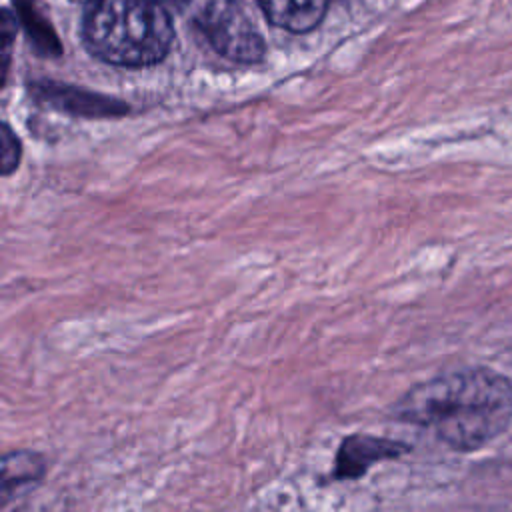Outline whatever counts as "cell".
Listing matches in <instances>:
<instances>
[{"instance_id": "9", "label": "cell", "mask_w": 512, "mask_h": 512, "mask_svg": "<svg viewBox=\"0 0 512 512\" xmlns=\"http://www.w3.org/2000/svg\"><path fill=\"white\" fill-rule=\"evenodd\" d=\"M20 156H22L20 140L10 128V124L4 122L2 124V176H10L18 168Z\"/></svg>"}, {"instance_id": "11", "label": "cell", "mask_w": 512, "mask_h": 512, "mask_svg": "<svg viewBox=\"0 0 512 512\" xmlns=\"http://www.w3.org/2000/svg\"><path fill=\"white\" fill-rule=\"evenodd\" d=\"M156 2H160V4H162V2H178V0H156Z\"/></svg>"}, {"instance_id": "6", "label": "cell", "mask_w": 512, "mask_h": 512, "mask_svg": "<svg viewBox=\"0 0 512 512\" xmlns=\"http://www.w3.org/2000/svg\"><path fill=\"white\" fill-rule=\"evenodd\" d=\"M258 4L274 26L304 34L322 22L330 0H258Z\"/></svg>"}, {"instance_id": "8", "label": "cell", "mask_w": 512, "mask_h": 512, "mask_svg": "<svg viewBox=\"0 0 512 512\" xmlns=\"http://www.w3.org/2000/svg\"><path fill=\"white\" fill-rule=\"evenodd\" d=\"M20 14H22V22L28 30V34L32 36L34 44L38 46V50L46 56H56L60 54V44L50 28V24H46V20L42 18V14L36 10V4L30 0H20Z\"/></svg>"}, {"instance_id": "5", "label": "cell", "mask_w": 512, "mask_h": 512, "mask_svg": "<svg viewBox=\"0 0 512 512\" xmlns=\"http://www.w3.org/2000/svg\"><path fill=\"white\" fill-rule=\"evenodd\" d=\"M48 470V460L32 448L10 450L0 462V504L6 510L16 498L38 486Z\"/></svg>"}, {"instance_id": "1", "label": "cell", "mask_w": 512, "mask_h": 512, "mask_svg": "<svg viewBox=\"0 0 512 512\" xmlns=\"http://www.w3.org/2000/svg\"><path fill=\"white\" fill-rule=\"evenodd\" d=\"M390 416L428 428L456 452H472L498 438L512 420V382L490 368H462L410 386Z\"/></svg>"}, {"instance_id": "4", "label": "cell", "mask_w": 512, "mask_h": 512, "mask_svg": "<svg viewBox=\"0 0 512 512\" xmlns=\"http://www.w3.org/2000/svg\"><path fill=\"white\" fill-rule=\"evenodd\" d=\"M412 450L410 444L386 436L352 432L342 436L336 452L330 476L336 482H354L368 474L380 462L398 460Z\"/></svg>"}, {"instance_id": "3", "label": "cell", "mask_w": 512, "mask_h": 512, "mask_svg": "<svg viewBox=\"0 0 512 512\" xmlns=\"http://www.w3.org/2000/svg\"><path fill=\"white\" fill-rule=\"evenodd\" d=\"M210 46L232 62L254 64L264 56V40L234 0H210L196 18Z\"/></svg>"}, {"instance_id": "12", "label": "cell", "mask_w": 512, "mask_h": 512, "mask_svg": "<svg viewBox=\"0 0 512 512\" xmlns=\"http://www.w3.org/2000/svg\"><path fill=\"white\" fill-rule=\"evenodd\" d=\"M72 2H88V0H72Z\"/></svg>"}, {"instance_id": "2", "label": "cell", "mask_w": 512, "mask_h": 512, "mask_svg": "<svg viewBox=\"0 0 512 512\" xmlns=\"http://www.w3.org/2000/svg\"><path fill=\"white\" fill-rule=\"evenodd\" d=\"M82 40L102 62L142 68L166 58L174 42V24L156 0H88Z\"/></svg>"}, {"instance_id": "7", "label": "cell", "mask_w": 512, "mask_h": 512, "mask_svg": "<svg viewBox=\"0 0 512 512\" xmlns=\"http://www.w3.org/2000/svg\"><path fill=\"white\" fill-rule=\"evenodd\" d=\"M38 96H42L46 102L54 104L56 108H64L76 114H122L126 106L116 100H108L102 96L86 94L68 86H54V84H42L38 86Z\"/></svg>"}, {"instance_id": "10", "label": "cell", "mask_w": 512, "mask_h": 512, "mask_svg": "<svg viewBox=\"0 0 512 512\" xmlns=\"http://www.w3.org/2000/svg\"><path fill=\"white\" fill-rule=\"evenodd\" d=\"M16 36V22L12 20L10 12L4 10L2 14V24H0V46H2V82L6 80L8 72V62H10V48H12V38Z\"/></svg>"}]
</instances>
